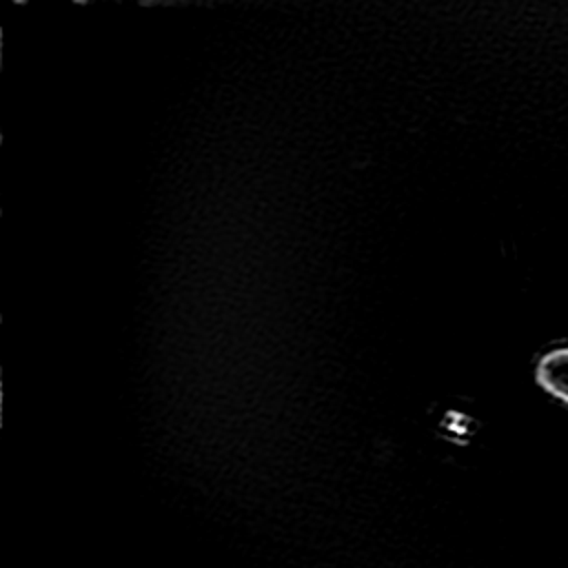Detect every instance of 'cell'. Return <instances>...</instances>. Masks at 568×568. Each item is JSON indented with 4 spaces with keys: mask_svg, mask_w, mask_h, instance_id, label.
<instances>
[{
    "mask_svg": "<svg viewBox=\"0 0 568 568\" xmlns=\"http://www.w3.org/2000/svg\"><path fill=\"white\" fill-rule=\"evenodd\" d=\"M537 384L555 399L568 404V346H559L541 355L535 368Z\"/></svg>",
    "mask_w": 568,
    "mask_h": 568,
    "instance_id": "6da1fadb",
    "label": "cell"
}]
</instances>
